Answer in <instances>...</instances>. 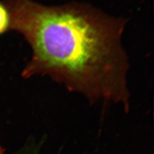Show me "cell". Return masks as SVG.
<instances>
[{
  "label": "cell",
  "instance_id": "obj_4",
  "mask_svg": "<svg viewBox=\"0 0 154 154\" xmlns=\"http://www.w3.org/2000/svg\"><path fill=\"white\" fill-rule=\"evenodd\" d=\"M0 154H5V151L1 146H0Z\"/></svg>",
  "mask_w": 154,
  "mask_h": 154
},
{
  "label": "cell",
  "instance_id": "obj_1",
  "mask_svg": "<svg viewBox=\"0 0 154 154\" xmlns=\"http://www.w3.org/2000/svg\"><path fill=\"white\" fill-rule=\"evenodd\" d=\"M11 29L30 45L32 57L22 76L49 77L104 110L131 108L129 63L122 43L126 20L79 2L45 5L6 0Z\"/></svg>",
  "mask_w": 154,
  "mask_h": 154
},
{
  "label": "cell",
  "instance_id": "obj_2",
  "mask_svg": "<svg viewBox=\"0 0 154 154\" xmlns=\"http://www.w3.org/2000/svg\"><path fill=\"white\" fill-rule=\"evenodd\" d=\"M46 143V138L30 139L22 147L13 154H43L42 149Z\"/></svg>",
  "mask_w": 154,
  "mask_h": 154
},
{
  "label": "cell",
  "instance_id": "obj_3",
  "mask_svg": "<svg viewBox=\"0 0 154 154\" xmlns=\"http://www.w3.org/2000/svg\"><path fill=\"white\" fill-rule=\"evenodd\" d=\"M11 19L8 9L4 2H0V35L11 29Z\"/></svg>",
  "mask_w": 154,
  "mask_h": 154
}]
</instances>
